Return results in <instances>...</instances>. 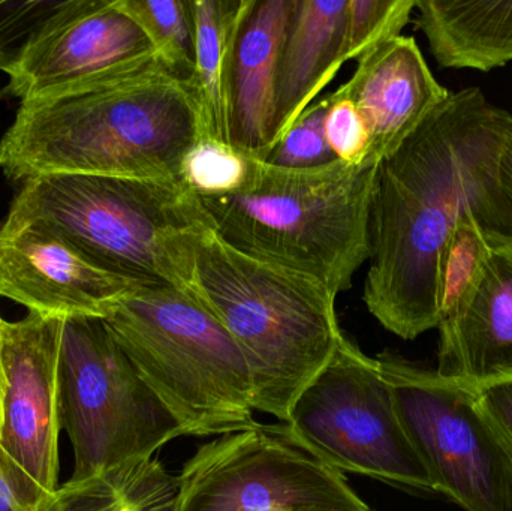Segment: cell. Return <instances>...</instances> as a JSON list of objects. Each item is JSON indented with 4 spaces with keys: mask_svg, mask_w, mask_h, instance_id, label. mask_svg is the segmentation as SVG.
Instances as JSON below:
<instances>
[{
    "mask_svg": "<svg viewBox=\"0 0 512 511\" xmlns=\"http://www.w3.org/2000/svg\"><path fill=\"white\" fill-rule=\"evenodd\" d=\"M512 114L477 87L451 92L379 165L370 209L363 300L405 341L441 323L439 273L460 219L475 215L493 236L512 239L501 158Z\"/></svg>",
    "mask_w": 512,
    "mask_h": 511,
    "instance_id": "cell-1",
    "label": "cell"
},
{
    "mask_svg": "<svg viewBox=\"0 0 512 511\" xmlns=\"http://www.w3.org/2000/svg\"><path fill=\"white\" fill-rule=\"evenodd\" d=\"M204 137L194 81L156 69L20 102L0 140V170L21 183L51 174L180 180L183 159Z\"/></svg>",
    "mask_w": 512,
    "mask_h": 511,
    "instance_id": "cell-2",
    "label": "cell"
},
{
    "mask_svg": "<svg viewBox=\"0 0 512 511\" xmlns=\"http://www.w3.org/2000/svg\"><path fill=\"white\" fill-rule=\"evenodd\" d=\"M3 221L44 228L126 281L182 290L194 281L201 240L215 231L182 180L89 174L26 180Z\"/></svg>",
    "mask_w": 512,
    "mask_h": 511,
    "instance_id": "cell-3",
    "label": "cell"
},
{
    "mask_svg": "<svg viewBox=\"0 0 512 511\" xmlns=\"http://www.w3.org/2000/svg\"><path fill=\"white\" fill-rule=\"evenodd\" d=\"M379 165L337 161L289 170L262 161L239 194L203 201L222 242L262 263L349 290L370 258Z\"/></svg>",
    "mask_w": 512,
    "mask_h": 511,
    "instance_id": "cell-4",
    "label": "cell"
},
{
    "mask_svg": "<svg viewBox=\"0 0 512 511\" xmlns=\"http://www.w3.org/2000/svg\"><path fill=\"white\" fill-rule=\"evenodd\" d=\"M188 291L242 350L255 411L285 423L295 398L342 339L337 294L309 276L236 251L215 231L198 246Z\"/></svg>",
    "mask_w": 512,
    "mask_h": 511,
    "instance_id": "cell-5",
    "label": "cell"
},
{
    "mask_svg": "<svg viewBox=\"0 0 512 511\" xmlns=\"http://www.w3.org/2000/svg\"><path fill=\"white\" fill-rule=\"evenodd\" d=\"M104 323L186 435L222 437L258 425L242 350L188 290L140 285Z\"/></svg>",
    "mask_w": 512,
    "mask_h": 511,
    "instance_id": "cell-6",
    "label": "cell"
},
{
    "mask_svg": "<svg viewBox=\"0 0 512 511\" xmlns=\"http://www.w3.org/2000/svg\"><path fill=\"white\" fill-rule=\"evenodd\" d=\"M59 396L74 450L71 480L149 461L186 435L101 318L63 320Z\"/></svg>",
    "mask_w": 512,
    "mask_h": 511,
    "instance_id": "cell-7",
    "label": "cell"
},
{
    "mask_svg": "<svg viewBox=\"0 0 512 511\" xmlns=\"http://www.w3.org/2000/svg\"><path fill=\"white\" fill-rule=\"evenodd\" d=\"M282 428L339 473L435 492L400 422L381 363L345 335L295 398Z\"/></svg>",
    "mask_w": 512,
    "mask_h": 511,
    "instance_id": "cell-8",
    "label": "cell"
},
{
    "mask_svg": "<svg viewBox=\"0 0 512 511\" xmlns=\"http://www.w3.org/2000/svg\"><path fill=\"white\" fill-rule=\"evenodd\" d=\"M378 360L435 492L466 511H512V450L481 410L477 393L400 357Z\"/></svg>",
    "mask_w": 512,
    "mask_h": 511,
    "instance_id": "cell-9",
    "label": "cell"
},
{
    "mask_svg": "<svg viewBox=\"0 0 512 511\" xmlns=\"http://www.w3.org/2000/svg\"><path fill=\"white\" fill-rule=\"evenodd\" d=\"M173 511H372L339 471L280 425H256L200 447L177 477Z\"/></svg>",
    "mask_w": 512,
    "mask_h": 511,
    "instance_id": "cell-10",
    "label": "cell"
},
{
    "mask_svg": "<svg viewBox=\"0 0 512 511\" xmlns=\"http://www.w3.org/2000/svg\"><path fill=\"white\" fill-rule=\"evenodd\" d=\"M63 320L29 312L5 321L6 390L0 429V480L15 511H38L59 489L60 345Z\"/></svg>",
    "mask_w": 512,
    "mask_h": 511,
    "instance_id": "cell-11",
    "label": "cell"
},
{
    "mask_svg": "<svg viewBox=\"0 0 512 511\" xmlns=\"http://www.w3.org/2000/svg\"><path fill=\"white\" fill-rule=\"evenodd\" d=\"M167 69L119 0H66L8 75L3 92L20 102L57 98Z\"/></svg>",
    "mask_w": 512,
    "mask_h": 511,
    "instance_id": "cell-12",
    "label": "cell"
},
{
    "mask_svg": "<svg viewBox=\"0 0 512 511\" xmlns=\"http://www.w3.org/2000/svg\"><path fill=\"white\" fill-rule=\"evenodd\" d=\"M137 287L99 269L44 228L0 224V297L33 314L104 320Z\"/></svg>",
    "mask_w": 512,
    "mask_h": 511,
    "instance_id": "cell-13",
    "label": "cell"
},
{
    "mask_svg": "<svg viewBox=\"0 0 512 511\" xmlns=\"http://www.w3.org/2000/svg\"><path fill=\"white\" fill-rule=\"evenodd\" d=\"M438 329L442 380L474 393L512 380V239L496 243L474 290Z\"/></svg>",
    "mask_w": 512,
    "mask_h": 511,
    "instance_id": "cell-14",
    "label": "cell"
},
{
    "mask_svg": "<svg viewBox=\"0 0 512 511\" xmlns=\"http://www.w3.org/2000/svg\"><path fill=\"white\" fill-rule=\"evenodd\" d=\"M366 122L367 161L381 164L450 96L430 71L417 41L397 36L357 60L339 89Z\"/></svg>",
    "mask_w": 512,
    "mask_h": 511,
    "instance_id": "cell-15",
    "label": "cell"
},
{
    "mask_svg": "<svg viewBox=\"0 0 512 511\" xmlns=\"http://www.w3.org/2000/svg\"><path fill=\"white\" fill-rule=\"evenodd\" d=\"M346 12L348 0H294L277 62L270 150L345 65Z\"/></svg>",
    "mask_w": 512,
    "mask_h": 511,
    "instance_id": "cell-16",
    "label": "cell"
},
{
    "mask_svg": "<svg viewBox=\"0 0 512 511\" xmlns=\"http://www.w3.org/2000/svg\"><path fill=\"white\" fill-rule=\"evenodd\" d=\"M294 0H255L237 41L231 144L264 161L270 150L277 62Z\"/></svg>",
    "mask_w": 512,
    "mask_h": 511,
    "instance_id": "cell-17",
    "label": "cell"
},
{
    "mask_svg": "<svg viewBox=\"0 0 512 511\" xmlns=\"http://www.w3.org/2000/svg\"><path fill=\"white\" fill-rule=\"evenodd\" d=\"M415 9L417 27L441 68L487 72L512 62V0H417Z\"/></svg>",
    "mask_w": 512,
    "mask_h": 511,
    "instance_id": "cell-18",
    "label": "cell"
},
{
    "mask_svg": "<svg viewBox=\"0 0 512 511\" xmlns=\"http://www.w3.org/2000/svg\"><path fill=\"white\" fill-rule=\"evenodd\" d=\"M255 0H189L195 32L192 81L207 138L231 144V95L237 41Z\"/></svg>",
    "mask_w": 512,
    "mask_h": 511,
    "instance_id": "cell-19",
    "label": "cell"
},
{
    "mask_svg": "<svg viewBox=\"0 0 512 511\" xmlns=\"http://www.w3.org/2000/svg\"><path fill=\"white\" fill-rule=\"evenodd\" d=\"M177 477L152 458L69 480L38 511H173Z\"/></svg>",
    "mask_w": 512,
    "mask_h": 511,
    "instance_id": "cell-20",
    "label": "cell"
},
{
    "mask_svg": "<svg viewBox=\"0 0 512 511\" xmlns=\"http://www.w3.org/2000/svg\"><path fill=\"white\" fill-rule=\"evenodd\" d=\"M140 24L171 74L192 80L195 32L189 0H119Z\"/></svg>",
    "mask_w": 512,
    "mask_h": 511,
    "instance_id": "cell-21",
    "label": "cell"
},
{
    "mask_svg": "<svg viewBox=\"0 0 512 511\" xmlns=\"http://www.w3.org/2000/svg\"><path fill=\"white\" fill-rule=\"evenodd\" d=\"M261 164L233 144L204 137L183 159L180 180L201 200L231 197L254 182Z\"/></svg>",
    "mask_w": 512,
    "mask_h": 511,
    "instance_id": "cell-22",
    "label": "cell"
},
{
    "mask_svg": "<svg viewBox=\"0 0 512 511\" xmlns=\"http://www.w3.org/2000/svg\"><path fill=\"white\" fill-rule=\"evenodd\" d=\"M501 240L505 239L490 234L478 216L460 219L448 240L439 273L441 320L474 290L493 248Z\"/></svg>",
    "mask_w": 512,
    "mask_h": 511,
    "instance_id": "cell-23",
    "label": "cell"
},
{
    "mask_svg": "<svg viewBox=\"0 0 512 511\" xmlns=\"http://www.w3.org/2000/svg\"><path fill=\"white\" fill-rule=\"evenodd\" d=\"M417 0H348L343 62L358 60L402 35Z\"/></svg>",
    "mask_w": 512,
    "mask_h": 511,
    "instance_id": "cell-24",
    "label": "cell"
},
{
    "mask_svg": "<svg viewBox=\"0 0 512 511\" xmlns=\"http://www.w3.org/2000/svg\"><path fill=\"white\" fill-rule=\"evenodd\" d=\"M328 96L313 102L265 156L264 162L289 170L321 167L337 161L325 135Z\"/></svg>",
    "mask_w": 512,
    "mask_h": 511,
    "instance_id": "cell-25",
    "label": "cell"
},
{
    "mask_svg": "<svg viewBox=\"0 0 512 511\" xmlns=\"http://www.w3.org/2000/svg\"><path fill=\"white\" fill-rule=\"evenodd\" d=\"M59 0H0V72L11 74L42 30L65 8Z\"/></svg>",
    "mask_w": 512,
    "mask_h": 511,
    "instance_id": "cell-26",
    "label": "cell"
},
{
    "mask_svg": "<svg viewBox=\"0 0 512 511\" xmlns=\"http://www.w3.org/2000/svg\"><path fill=\"white\" fill-rule=\"evenodd\" d=\"M325 135L339 161L345 164H372L369 158L370 137L366 122L351 99L336 90L328 95Z\"/></svg>",
    "mask_w": 512,
    "mask_h": 511,
    "instance_id": "cell-27",
    "label": "cell"
},
{
    "mask_svg": "<svg viewBox=\"0 0 512 511\" xmlns=\"http://www.w3.org/2000/svg\"><path fill=\"white\" fill-rule=\"evenodd\" d=\"M478 404L512 450V380L477 392Z\"/></svg>",
    "mask_w": 512,
    "mask_h": 511,
    "instance_id": "cell-28",
    "label": "cell"
},
{
    "mask_svg": "<svg viewBox=\"0 0 512 511\" xmlns=\"http://www.w3.org/2000/svg\"><path fill=\"white\" fill-rule=\"evenodd\" d=\"M501 185L508 203L512 209V132L507 144L504 147V153L501 158Z\"/></svg>",
    "mask_w": 512,
    "mask_h": 511,
    "instance_id": "cell-29",
    "label": "cell"
},
{
    "mask_svg": "<svg viewBox=\"0 0 512 511\" xmlns=\"http://www.w3.org/2000/svg\"><path fill=\"white\" fill-rule=\"evenodd\" d=\"M3 320L0 317V429H2L3 425V401H5V390H6V377H5V369H3V357H2V329H3Z\"/></svg>",
    "mask_w": 512,
    "mask_h": 511,
    "instance_id": "cell-30",
    "label": "cell"
},
{
    "mask_svg": "<svg viewBox=\"0 0 512 511\" xmlns=\"http://www.w3.org/2000/svg\"><path fill=\"white\" fill-rule=\"evenodd\" d=\"M0 511H15L11 494L6 489L5 483L0 480Z\"/></svg>",
    "mask_w": 512,
    "mask_h": 511,
    "instance_id": "cell-31",
    "label": "cell"
}]
</instances>
